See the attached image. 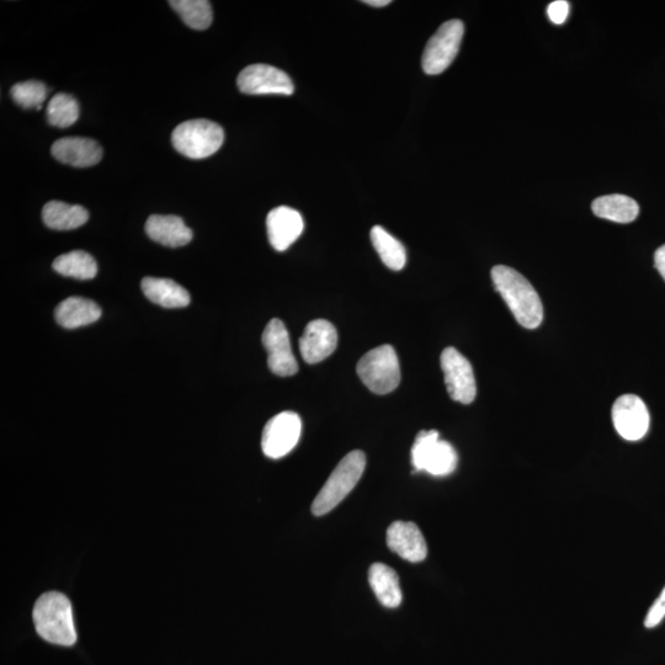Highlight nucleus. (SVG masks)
<instances>
[{
	"label": "nucleus",
	"mask_w": 665,
	"mask_h": 665,
	"mask_svg": "<svg viewBox=\"0 0 665 665\" xmlns=\"http://www.w3.org/2000/svg\"><path fill=\"white\" fill-rule=\"evenodd\" d=\"M492 280L516 321L526 329H536L544 321V307L534 286L518 271L505 265L492 269Z\"/></svg>",
	"instance_id": "1"
},
{
	"label": "nucleus",
	"mask_w": 665,
	"mask_h": 665,
	"mask_svg": "<svg viewBox=\"0 0 665 665\" xmlns=\"http://www.w3.org/2000/svg\"><path fill=\"white\" fill-rule=\"evenodd\" d=\"M34 624L42 640L71 647L77 642L71 601L66 595L50 592L41 595L34 606Z\"/></svg>",
	"instance_id": "2"
},
{
	"label": "nucleus",
	"mask_w": 665,
	"mask_h": 665,
	"mask_svg": "<svg viewBox=\"0 0 665 665\" xmlns=\"http://www.w3.org/2000/svg\"><path fill=\"white\" fill-rule=\"evenodd\" d=\"M365 467L366 456L363 451L349 452L335 467L332 475L319 491L312 504V513L322 516L337 508L363 477Z\"/></svg>",
	"instance_id": "3"
},
{
	"label": "nucleus",
	"mask_w": 665,
	"mask_h": 665,
	"mask_svg": "<svg viewBox=\"0 0 665 665\" xmlns=\"http://www.w3.org/2000/svg\"><path fill=\"white\" fill-rule=\"evenodd\" d=\"M225 141L220 125L210 120L182 122L172 133L175 150L191 159H204L215 154Z\"/></svg>",
	"instance_id": "4"
},
{
	"label": "nucleus",
	"mask_w": 665,
	"mask_h": 665,
	"mask_svg": "<svg viewBox=\"0 0 665 665\" xmlns=\"http://www.w3.org/2000/svg\"><path fill=\"white\" fill-rule=\"evenodd\" d=\"M356 370L364 385L376 395H387L395 391L401 382V367L397 353L391 345H382L367 351Z\"/></svg>",
	"instance_id": "5"
},
{
	"label": "nucleus",
	"mask_w": 665,
	"mask_h": 665,
	"mask_svg": "<svg viewBox=\"0 0 665 665\" xmlns=\"http://www.w3.org/2000/svg\"><path fill=\"white\" fill-rule=\"evenodd\" d=\"M459 456L448 441L441 440L436 430L420 432L412 448V464L417 472L435 477L451 475L456 470Z\"/></svg>",
	"instance_id": "6"
},
{
	"label": "nucleus",
	"mask_w": 665,
	"mask_h": 665,
	"mask_svg": "<svg viewBox=\"0 0 665 665\" xmlns=\"http://www.w3.org/2000/svg\"><path fill=\"white\" fill-rule=\"evenodd\" d=\"M465 25L460 20L446 21L428 41L422 66L429 76L443 73L454 62L464 39Z\"/></svg>",
	"instance_id": "7"
},
{
	"label": "nucleus",
	"mask_w": 665,
	"mask_h": 665,
	"mask_svg": "<svg viewBox=\"0 0 665 665\" xmlns=\"http://www.w3.org/2000/svg\"><path fill=\"white\" fill-rule=\"evenodd\" d=\"M302 420L295 412H283L271 418L265 425L262 449L269 459L278 460L290 454L299 444Z\"/></svg>",
	"instance_id": "8"
},
{
	"label": "nucleus",
	"mask_w": 665,
	"mask_h": 665,
	"mask_svg": "<svg viewBox=\"0 0 665 665\" xmlns=\"http://www.w3.org/2000/svg\"><path fill=\"white\" fill-rule=\"evenodd\" d=\"M440 361L449 396L462 404L475 401L477 386L470 361L455 348H446Z\"/></svg>",
	"instance_id": "9"
},
{
	"label": "nucleus",
	"mask_w": 665,
	"mask_h": 665,
	"mask_svg": "<svg viewBox=\"0 0 665 665\" xmlns=\"http://www.w3.org/2000/svg\"><path fill=\"white\" fill-rule=\"evenodd\" d=\"M237 85L248 95H291L295 92V85L285 72L260 63L244 68L239 73Z\"/></svg>",
	"instance_id": "10"
},
{
	"label": "nucleus",
	"mask_w": 665,
	"mask_h": 665,
	"mask_svg": "<svg viewBox=\"0 0 665 665\" xmlns=\"http://www.w3.org/2000/svg\"><path fill=\"white\" fill-rule=\"evenodd\" d=\"M262 342L268 351L269 369L281 377L294 376L299 365L292 353L290 335L280 319H271L263 333Z\"/></svg>",
	"instance_id": "11"
},
{
	"label": "nucleus",
	"mask_w": 665,
	"mask_h": 665,
	"mask_svg": "<svg viewBox=\"0 0 665 665\" xmlns=\"http://www.w3.org/2000/svg\"><path fill=\"white\" fill-rule=\"evenodd\" d=\"M613 422L617 434L627 441H638L648 433L649 412L645 402L635 395L616 399L613 407Z\"/></svg>",
	"instance_id": "12"
},
{
	"label": "nucleus",
	"mask_w": 665,
	"mask_h": 665,
	"mask_svg": "<svg viewBox=\"0 0 665 665\" xmlns=\"http://www.w3.org/2000/svg\"><path fill=\"white\" fill-rule=\"evenodd\" d=\"M337 345V329L324 319L308 323L300 339L301 355L307 364H318L326 360L337 349Z\"/></svg>",
	"instance_id": "13"
},
{
	"label": "nucleus",
	"mask_w": 665,
	"mask_h": 665,
	"mask_svg": "<svg viewBox=\"0 0 665 665\" xmlns=\"http://www.w3.org/2000/svg\"><path fill=\"white\" fill-rule=\"evenodd\" d=\"M266 228L271 247L278 252H285L300 238L305 223L299 211L280 206L269 212Z\"/></svg>",
	"instance_id": "14"
},
{
	"label": "nucleus",
	"mask_w": 665,
	"mask_h": 665,
	"mask_svg": "<svg viewBox=\"0 0 665 665\" xmlns=\"http://www.w3.org/2000/svg\"><path fill=\"white\" fill-rule=\"evenodd\" d=\"M387 546L403 560L412 563L422 562L428 556V546L422 531L408 521H395L388 528Z\"/></svg>",
	"instance_id": "15"
},
{
	"label": "nucleus",
	"mask_w": 665,
	"mask_h": 665,
	"mask_svg": "<svg viewBox=\"0 0 665 665\" xmlns=\"http://www.w3.org/2000/svg\"><path fill=\"white\" fill-rule=\"evenodd\" d=\"M51 153L58 162L77 168L95 166L103 158L99 143L84 137L61 138L53 143Z\"/></svg>",
	"instance_id": "16"
},
{
	"label": "nucleus",
	"mask_w": 665,
	"mask_h": 665,
	"mask_svg": "<svg viewBox=\"0 0 665 665\" xmlns=\"http://www.w3.org/2000/svg\"><path fill=\"white\" fill-rule=\"evenodd\" d=\"M146 233L152 241L170 248L186 246L193 239V231L178 216L153 215L146 222Z\"/></svg>",
	"instance_id": "17"
},
{
	"label": "nucleus",
	"mask_w": 665,
	"mask_h": 665,
	"mask_svg": "<svg viewBox=\"0 0 665 665\" xmlns=\"http://www.w3.org/2000/svg\"><path fill=\"white\" fill-rule=\"evenodd\" d=\"M55 316L63 328L74 329L97 322L101 310L97 303L83 297H69L57 306Z\"/></svg>",
	"instance_id": "18"
},
{
	"label": "nucleus",
	"mask_w": 665,
	"mask_h": 665,
	"mask_svg": "<svg viewBox=\"0 0 665 665\" xmlns=\"http://www.w3.org/2000/svg\"><path fill=\"white\" fill-rule=\"evenodd\" d=\"M369 582L377 600L388 609H396L402 603V590L395 569L375 563L370 567Z\"/></svg>",
	"instance_id": "19"
},
{
	"label": "nucleus",
	"mask_w": 665,
	"mask_h": 665,
	"mask_svg": "<svg viewBox=\"0 0 665 665\" xmlns=\"http://www.w3.org/2000/svg\"><path fill=\"white\" fill-rule=\"evenodd\" d=\"M42 220L51 230L71 231L82 227L89 220L88 211L81 205H69L62 201H50L42 210Z\"/></svg>",
	"instance_id": "20"
},
{
	"label": "nucleus",
	"mask_w": 665,
	"mask_h": 665,
	"mask_svg": "<svg viewBox=\"0 0 665 665\" xmlns=\"http://www.w3.org/2000/svg\"><path fill=\"white\" fill-rule=\"evenodd\" d=\"M142 291L147 299L166 308H182L190 303L189 292L183 286L169 279L145 278Z\"/></svg>",
	"instance_id": "21"
},
{
	"label": "nucleus",
	"mask_w": 665,
	"mask_h": 665,
	"mask_svg": "<svg viewBox=\"0 0 665 665\" xmlns=\"http://www.w3.org/2000/svg\"><path fill=\"white\" fill-rule=\"evenodd\" d=\"M592 209L595 215L616 223H630L640 214V206L630 196L614 194L594 200Z\"/></svg>",
	"instance_id": "22"
},
{
	"label": "nucleus",
	"mask_w": 665,
	"mask_h": 665,
	"mask_svg": "<svg viewBox=\"0 0 665 665\" xmlns=\"http://www.w3.org/2000/svg\"><path fill=\"white\" fill-rule=\"evenodd\" d=\"M52 266L58 274L77 280H92L98 274L97 262L83 250L60 255Z\"/></svg>",
	"instance_id": "23"
},
{
	"label": "nucleus",
	"mask_w": 665,
	"mask_h": 665,
	"mask_svg": "<svg viewBox=\"0 0 665 665\" xmlns=\"http://www.w3.org/2000/svg\"><path fill=\"white\" fill-rule=\"evenodd\" d=\"M372 244L376 249L377 254L391 270L399 271L404 268L407 263V253L403 244L398 241L391 233H388L385 228L375 226L370 233Z\"/></svg>",
	"instance_id": "24"
},
{
	"label": "nucleus",
	"mask_w": 665,
	"mask_h": 665,
	"mask_svg": "<svg viewBox=\"0 0 665 665\" xmlns=\"http://www.w3.org/2000/svg\"><path fill=\"white\" fill-rule=\"evenodd\" d=\"M189 28L206 30L212 23V7L207 0H172L169 2Z\"/></svg>",
	"instance_id": "25"
},
{
	"label": "nucleus",
	"mask_w": 665,
	"mask_h": 665,
	"mask_svg": "<svg viewBox=\"0 0 665 665\" xmlns=\"http://www.w3.org/2000/svg\"><path fill=\"white\" fill-rule=\"evenodd\" d=\"M47 120L52 126L66 129L76 124L79 117L78 101L72 95L58 93L50 100L46 109Z\"/></svg>",
	"instance_id": "26"
},
{
	"label": "nucleus",
	"mask_w": 665,
	"mask_h": 665,
	"mask_svg": "<svg viewBox=\"0 0 665 665\" xmlns=\"http://www.w3.org/2000/svg\"><path fill=\"white\" fill-rule=\"evenodd\" d=\"M10 94L21 108L41 110L49 89L44 83L29 81L15 84L10 90Z\"/></svg>",
	"instance_id": "27"
},
{
	"label": "nucleus",
	"mask_w": 665,
	"mask_h": 665,
	"mask_svg": "<svg viewBox=\"0 0 665 665\" xmlns=\"http://www.w3.org/2000/svg\"><path fill=\"white\" fill-rule=\"evenodd\" d=\"M665 617V587L662 590L661 595L658 599L654 601L651 608H649L646 619L645 626L647 629H654L664 620Z\"/></svg>",
	"instance_id": "28"
},
{
	"label": "nucleus",
	"mask_w": 665,
	"mask_h": 665,
	"mask_svg": "<svg viewBox=\"0 0 665 665\" xmlns=\"http://www.w3.org/2000/svg\"><path fill=\"white\" fill-rule=\"evenodd\" d=\"M569 14V3L566 0H557L547 8V15L553 24L562 25L566 23Z\"/></svg>",
	"instance_id": "29"
},
{
	"label": "nucleus",
	"mask_w": 665,
	"mask_h": 665,
	"mask_svg": "<svg viewBox=\"0 0 665 665\" xmlns=\"http://www.w3.org/2000/svg\"><path fill=\"white\" fill-rule=\"evenodd\" d=\"M654 266H656L659 274H661L665 280V244L657 249L656 254H654Z\"/></svg>",
	"instance_id": "30"
},
{
	"label": "nucleus",
	"mask_w": 665,
	"mask_h": 665,
	"mask_svg": "<svg viewBox=\"0 0 665 665\" xmlns=\"http://www.w3.org/2000/svg\"><path fill=\"white\" fill-rule=\"evenodd\" d=\"M367 5H371V7L375 8H383L386 7V5L391 4L390 0H365L364 2Z\"/></svg>",
	"instance_id": "31"
}]
</instances>
